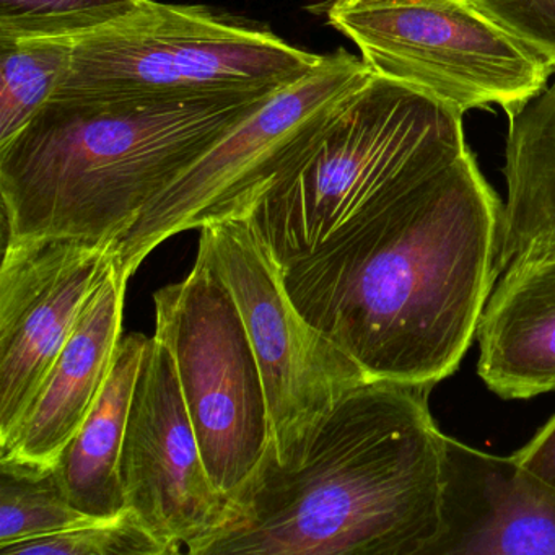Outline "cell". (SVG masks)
<instances>
[{"mask_svg": "<svg viewBox=\"0 0 555 555\" xmlns=\"http://www.w3.org/2000/svg\"><path fill=\"white\" fill-rule=\"evenodd\" d=\"M502 212L467 151L281 269L285 291L369 378L435 386L466 356L499 279Z\"/></svg>", "mask_w": 555, "mask_h": 555, "instance_id": "obj_1", "label": "cell"}, {"mask_svg": "<svg viewBox=\"0 0 555 555\" xmlns=\"http://www.w3.org/2000/svg\"><path fill=\"white\" fill-rule=\"evenodd\" d=\"M434 386L365 379L344 392L295 464L271 448L233 519L194 555H425L441 528L444 434Z\"/></svg>", "mask_w": 555, "mask_h": 555, "instance_id": "obj_2", "label": "cell"}, {"mask_svg": "<svg viewBox=\"0 0 555 555\" xmlns=\"http://www.w3.org/2000/svg\"><path fill=\"white\" fill-rule=\"evenodd\" d=\"M279 90L53 96L0 147L5 243L67 238L112 245Z\"/></svg>", "mask_w": 555, "mask_h": 555, "instance_id": "obj_3", "label": "cell"}, {"mask_svg": "<svg viewBox=\"0 0 555 555\" xmlns=\"http://www.w3.org/2000/svg\"><path fill=\"white\" fill-rule=\"evenodd\" d=\"M463 116L427 90L373 74L236 217L287 268L363 210L466 154Z\"/></svg>", "mask_w": 555, "mask_h": 555, "instance_id": "obj_4", "label": "cell"}, {"mask_svg": "<svg viewBox=\"0 0 555 555\" xmlns=\"http://www.w3.org/2000/svg\"><path fill=\"white\" fill-rule=\"evenodd\" d=\"M321 57L246 18L144 0L125 17L74 38L69 70L54 96L284 89Z\"/></svg>", "mask_w": 555, "mask_h": 555, "instance_id": "obj_5", "label": "cell"}, {"mask_svg": "<svg viewBox=\"0 0 555 555\" xmlns=\"http://www.w3.org/2000/svg\"><path fill=\"white\" fill-rule=\"evenodd\" d=\"M326 17L373 73L427 90L463 113L495 105L512 118L555 76L538 51L470 0L330 2Z\"/></svg>", "mask_w": 555, "mask_h": 555, "instance_id": "obj_6", "label": "cell"}, {"mask_svg": "<svg viewBox=\"0 0 555 555\" xmlns=\"http://www.w3.org/2000/svg\"><path fill=\"white\" fill-rule=\"evenodd\" d=\"M373 74L362 57L339 50L279 90L201 155L112 243L119 271L131 278L171 236L242 214Z\"/></svg>", "mask_w": 555, "mask_h": 555, "instance_id": "obj_7", "label": "cell"}, {"mask_svg": "<svg viewBox=\"0 0 555 555\" xmlns=\"http://www.w3.org/2000/svg\"><path fill=\"white\" fill-rule=\"evenodd\" d=\"M167 339L214 486L235 499L272 444L261 370L233 295L203 253L178 284L155 292Z\"/></svg>", "mask_w": 555, "mask_h": 555, "instance_id": "obj_8", "label": "cell"}, {"mask_svg": "<svg viewBox=\"0 0 555 555\" xmlns=\"http://www.w3.org/2000/svg\"><path fill=\"white\" fill-rule=\"evenodd\" d=\"M199 251L233 295L251 340L279 464H295L324 415L352 386L373 379L298 313L281 266L245 217L201 229Z\"/></svg>", "mask_w": 555, "mask_h": 555, "instance_id": "obj_9", "label": "cell"}, {"mask_svg": "<svg viewBox=\"0 0 555 555\" xmlns=\"http://www.w3.org/2000/svg\"><path fill=\"white\" fill-rule=\"evenodd\" d=\"M126 506L170 547L194 554L232 522V499L214 486L167 339L155 331L135 383L119 463Z\"/></svg>", "mask_w": 555, "mask_h": 555, "instance_id": "obj_10", "label": "cell"}, {"mask_svg": "<svg viewBox=\"0 0 555 555\" xmlns=\"http://www.w3.org/2000/svg\"><path fill=\"white\" fill-rule=\"evenodd\" d=\"M108 243H5L0 268V451L14 440L51 366L118 266Z\"/></svg>", "mask_w": 555, "mask_h": 555, "instance_id": "obj_11", "label": "cell"}, {"mask_svg": "<svg viewBox=\"0 0 555 555\" xmlns=\"http://www.w3.org/2000/svg\"><path fill=\"white\" fill-rule=\"evenodd\" d=\"M555 555V487L444 435L441 528L425 555Z\"/></svg>", "mask_w": 555, "mask_h": 555, "instance_id": "obj_12", "label": "cell"}, {"mask_svg": "<svg viewBox=\"0 0 555 555\" xmlns=\"http://www.w3.org/2000/svg\"><path fill=\"white\" fill-rule=\"evenodd\" d=\"M128 282V275L116 266L90 298L17 435L0 451V461L56 467L112 372L122 339Z\"/></svg>", "mask_w": 555, "mask_h": 555, "instance_id": "obj_13", "label": "cell"}, {"mask_svg": "<svg viewBox=\"0 0 555 555\" xmlns=\"http://www.w3.org/2000/svg\"><path fill=\"white\" fill-rule=\"evenodd\" d=\"M479 318L480 378L505 399L555 391V259L503 269Z\"/></svg>", "mask_w": 555, "mask_h": 555, "instance_id": "obj_14", "label": "cell"}, {"mask_svg": "<svg viewBox=\"0 0 555 555\" xmlns=\"http://www.w3.org/2000/svg\"><path fill=\"white\" fill-rule=\"evenodd\" d=\"M508 119L499 274L515 262L555 259V80Z\"/></svg>", "mask_w": 555, "mask_h": 555, "instance_id": "obj_15", "label": "cell"}, {"mask_svg": "<svg viewBox=\"0 0 555 555\" xmlns=\"http://www.w3.org/2000/svg\"><path fill=\"white\" fill-rule=\"evenodd\" d=\"M151 337H122L108 379L56 464L70 502L93 518H112L126 506L119 463L135 383Z\"/></svg>", "mask_w": 555, "mask_h": 555, "instance_id": "obj_16", "label": "cell"}, {"mask_svg": "<svg viewBox=\"0 0 555 555\" xmlns=\"http://www.w3.org/2000/svg\"><path fill=\"white\" fill-rule=\"evenodd\" d=\"M73 50L74 38H0V147L56 95Z\"/></svg>", "mask_w": 555, "mask_h": 555, "instance_id": "obj_17", "label": "cell"}, {"mask_svg": "<svg viewBox=\"0 0 555 555\" xmlns=\"http://www.w3.org/2000/svg\"><path fill=\"white\" fill-rule=\"evenodd\" d=\"M73 505L56 467L0 461V547L93 521Z\"/></svg>", "mask_w": 555, "mask_h": 555, "instance_id": "obj_18", "label": "cell"}, {"mask_svg": "<svg viewBox=\"0 0 555 555\" xmlns=\"http://www.w3.org/2000/svg\"><path fill=\"white\" fill-rule=\"evenodd\" d=\"M2 555H171L134 509L0 547Z\"/></svg>", "mask_w": 555, "mask_h": 555, "instance_id": "obj_19", "label": "cell"}, {"mask_svg": "<svg viewBox=\"0 0 555 555\" xmlns=\"http://www.w3.org/2000/svg\"><path fill=\"white\" fill-rule=\"evenodd\" d=\"M144 0H0V38H77Z\"/></svg>", "mask_w": 555, "mask_h": 555, "instance_id": "obj_20", "label": "cell"}, {"mask_svg": "<svg viewBox=\"0 0 555 555\" xmlns=\"http://www.w3.org/2000/svg\"><path fill=\"white\" fill-rule=\"evenodd\" d=\"M474 8L538 51L555 70V0H470Z\"/></svg>", "mask_w": 555, "mask_h": 555, "instance_id": "obj_21", "label": "cell"}, {"mask_svg": "<svg viewBox=\"0 0 555 555\" xmlns=\"http://www.w3.org/2000/svg\"><path fill=\"white\" fill-rule=\"evenodd\" d=\"M513 457L519 466L555 487V415Z\"/></svg>", "mask_w": 555, "mask_h": 555, "instance_id": "obj_22", "label": "cell"}, {"mask_svg": "<svg viewBox=\"0 0 555 555\" xmlns=\"http://www.w3.org/2000/svg\"><path fill=\"white\" fill-rule=\"evenodd\" d=\"M330 2H360V0H330ZM327 2V4H330Z\"/></svg>", "mask_w": 555, "mask_h": 555, "instance_id": "obj_23", "label": "cell"}]
</instances>
